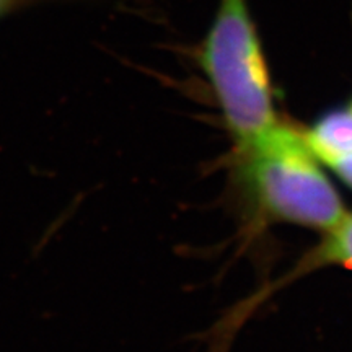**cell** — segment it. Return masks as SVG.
Instances as JSON below:
<instances>
[{
	"label": "cell",
	"mask_w": 352,
	"mask_h": 352,
	"mask_svg": "<svg viewBox=\"0 0 352 352\" xmlns=\"http://www.w3.org/2000/svg\"><path fill=\"white\" fill-rule=\"evenodd\" d=\"M199 60L241 147L276 124L270 76L246 0H220Z\"/></svg>",
	"instance_id": "6da1fadb"
},
{
	"label": "cell",
	"mask_w": 352,
	"mask_h": 352,
	"mask_svg": "<svg viewBox=\"0 0 352 352\" xmlns=\"http://www.w3.org/2000/svg\"><path fill=\"white\" fill-rule=\"evenodd\" d=\"M245 151L250 184L271 215L321 230H333L346 215L300 132L276 122Z\"/></svg>",
	"instance_id": "7a4b0ae2"
},
{
	"label": "cell",
	"mask_w": 352,
	"mask_h": 352,
	"mask_svg": "<svg viewBox=\"0 0 352 352\" xmlns=\"http://www.w3.org/2000/svg\"><path fill=\"white\" fill-rule=\"evenodd\" d=\"M314 155L327 164L336 157L352 153V111L324 114L310 131L303 134Z\"/></svg>",
	"instance_id": "3957f363"
},
{
	"label": "cell",
	"mask_w": 352,
	"mask_h": 352,
	"mask_svg": "<svg viewBox=\"0 0 352 352\" xmlns=\"http://www.w3.org/2000/svg\"><path fill=\"white\" fill-rule=\"evenodd\" d=\"M320 259L352 270V215H344L341 222L329 230V239L320 250Z\"/></svg>",
	"instance_id": "277c9868"
},
{
	"label": "cell",
	"mask_w": 352,
	"mask_h": 352,
	"mask_svg": "<svg viewBox=\"0 0 352 352\" xmlns=\"http://www.w3.org/2000/svg\"><path fill=\"white\" fill-rule=\"evenodd\" d=\"M327 165L331 166V168L340 175L342 182L347 183L352 188V153L351 155L331 158V160L327 162Z\"/></svg>",
	"instance_id": "5b68a950"
},
{
	"label": "cell",
	"mask_w": 352,
	"mask_h": 352,
	"mask_svg": "<svg viewBox=\"0 0 352 352\" xmlns=\"http://www.w3.org/2000/svg\"><path fill=\"white\" fill-rule=\"evenodd\" d=\"M38 2H41V0H0V19Z\"/></svg>",
	"instance_id": "8992f818"
}]
</instances>
